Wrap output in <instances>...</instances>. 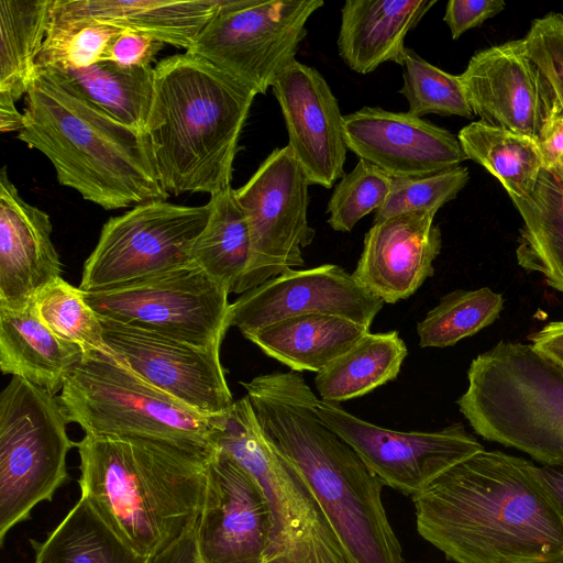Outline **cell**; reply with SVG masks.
I'll list each match as a JSON object with an SVG mask.
<instances>
[{
    "mask_svg": "<svg viewBox=\"0 0 563 563\" xmlns=\"http://www.w3.org/2000/svg\"><path fill=\"white\" fill-rule=\"evenodd\" d=\"M408 354L397 331L368 332L350 350L317 373L321 400L339 405L395 379Z\"/></svg>",
    "mask_w": 563,
    "mask_h": 563,
    "instance_id": "29",
    "label": "cell"
},
{
    "mask_svg": "<svg viewBox=\"0 0 563 563\" xmlns=\"http://www.w3.org/2000/svg\"><path fill=\"white\" fill-rule=\"evenodd\" d=\"M60 398L12 376L0 394V543L18 523L51 501L68 478L66 457L76 443Z\"/></svg>",
    "mask_w": 563,
    "mask_h": 563,
    "instance_id": "9",
    "label": "cell"
},
{
    "mask_svg": "<svg viewBox=\"0 0 563 563\" xmlns=\"http://www.w3.org/2000/svg\"><path fill=\"white\" fill-rule=\"evenodd\" d=\"M537 143L545 167L553 166L563 155V117L550 119L542 129Z\"/></svg>",
    "mask_w": 563,
    "mask_h": 563,
    "instance_id": "45",
    "label": "cell"
},
{
    "mask_svg": "<svg viewBox=\"0 0 563 563\" xmlns=\"http://www.w3.org/2000/svg\"><path fill=\"white\" fill-rule=\"evenodd\" d=\"M404 85L399 92L408 102V113L473 118L460 76L430 64L413 49L407 48L404 62Z\"/></svg>",
    "mask_w": 563,
    "mask_h": 563,
    "instance_id": "36",
    "label": "cell"
},
{
    "mask_svg": "<svg viewBox=\"0 0 563 563\" xmlns=\"http://www.w3.org/2000/svg\"><path fill=\"white\" fill-rule=\"evenodd\" d=\"M457 139L468 159L495 176L510 199L528 195L543 167L536 140L481 121L461 129Z\"/></svg>",
    "mask_w": 563,
    "mask_h": 563,
    "instance_id": "33",
    "label": "cell"
},
{
    "mask_svg": "<svg viewBox=\"0 0 563 563\" xmlns=\"http://www.w3.org/2000/svg\"><path fill=\"white\" fill-rule=\"evenodd\" d=\"M435 0H346L341 9L338 51L357 74L393 62L404 66L407 34Z\"/></svg>",
    "mask_w": 563,
    "mask_h": 563,
    "instance_id": "23",
    "label": "cell"
},
{
    "mask_svg": "<svg viewBox=\"0 0 563 563\" xmlns=\"http://www.w3.org/2000/svg\"><path fill=\"white\" fill-rule=\"evenodd\" d=\"M220 3L221 0H53L51 15L110 23L188 51Z\"/></svg>",
    "mask_w": 563,
    "mask_h": 563,
    "instance_id": "24",
    "label": "cell"
},
{
    "mask_svg": "<svg viewBox=\"0 0 563 563\" xmlns=\"http://www.w3.org/2000/svg\"><path fill=\"white\" fill-rule=\"evenodd\" d=\"M212 423L211 444L246 468L267 497L273 530L263 563H350L301 474L265 437L247 396Z\"/></svg>",
    "mask_w": 563,
    "mask_h": 563,
    "instance_id": "7",
    "label": "cell"
},
{
    "mask_svg": "<svg viewBox=\"0 0 563 563\" xmlns=\"http://www.w3.org/2000/svg\"><path fill=\"white\" fill-rule=\"evenodd\" d=\"M228 296L221 284L194 264L107 289L85 291L86 301L101 319L217 350L229 330Z\"/></svg>",
    "mask_w": 563,
    "mask_h": 563,
    "instance_id": "11",
    "label": "cell"
},
{
    "mask_svg": "<svg viewBox=\"0 0 563 563\" xmlns=\"http://www.w3.org/2000/svg\"><path fill=\"white\" fill-rule=\"evenodd\" d=\"M42 321L62 339L85 353H108L100 317L85 299V291L62 277L41 289L33 299Z\"/></svg>",
    "mask_w": 563,
    "mask_h": 563,
    "instance_id": "35",
    "label": "cell"
},
{
    "mask_svg": "<svg viewBox=\"0 0 563 563\" xmlns=\"http://www.w3.org/2000/svg\"><path fill=\"white\" fill-rule=\"evenodd\" d=\"M272 90L287 128V145L310 185L331 188L344 175L347 147L344 115L327 80L314 67L294 60Z\"/></svg>",
    "mask_w": 563,
    "mask_h": 563,
    "instance_id": "19",
    "label": "cell"
},
{
    "mask_svg": "<svg viewBox=\"0 0 563 563\" xmlns=\"http://www.w3.org/2000/svg\"><path fill=\"white\" fill-rule=\"evenodd\" d=\"M412 500L418 533L454 563H563V512L529 460L484 449Z\"/></svg>",
    "mask_w": 563,
    "mask_h": 563,
    "instance_id": "1",
    "label": "cell"
},
{
    "mask_svg": "<svg viewBox=\"0 0 563 563\" xmlns=\"http://www.w3.org/2000/svg\"><path fill=\"white\" fill-rule=\"evenodd\" d=\"M523 42L548 121L563 117V15L550 12L533 20Z\"/></svg>",
    "mask_w": 563,
    "mask_h": 563,
    "instance_id": "39",
    "label": "cell"
},
{
    "mask_svg": "<svg viewBox=\"0 0 563 563\" xmlns=\"http://www.w3.org/2000/svg\"><path fill=\"white\" fill-rule=\"evenodd\" d=\"M195 523L180 538L153 556L150 563H201L196 547Z\"/></svg>",
    "mask_w": 563,
    "mask_h": 563,
    "instance_id": "44",
    "label": "cell"
},
{
    "mask_svg": "<svg viewBox=\"0 0 563 563\" xmlns=\"http://www.w3.org/2000/svg\"><path fill=\"white\" fill-rule=\"evenodd\" d=\"M209 214L208 203L154 200L110 218L84 264L79 287L92 292L190 265Z\"/></svg>",
    "mask_w": 563,
    "mask_h": 563,
    "instance_id": "12",
    "label": "cell"
},
{
    "mask_svg": "<svg viewBox=\"0 0 563 563\" xmlns=\"http://www.w3.org/2000/svg\"><path fill=\"white\" fill-rule=\"evenodd\" d=\"M256 92L202 57L176 54L154 67L144 130L163 189L169 195L231 187L241 132Z\"/></svg>",
    "mask_w": 563,
    "mask_h": 563,
    "instance_id": "4",
    "label": "cell"
},
{
    "mask_svg": "<svg viewBox=\"0 0 563 563\" xmlns=\"http://www.w3.org/2000/svg\"><path fill=\"white\" fill-rule=\"evenodd\" d=\"M503 309V295L488 287L451 291L417 323L419 346H452L493 324Z\"/></svg>",
    "mask_w": 563,
    "mask_h": 563,
    "instance_id": "34",
    "label": "cell"
},
{
    "mask_svg": "<svg viewBox=\"0 0 563 563\" xmlns=\"http://www.w3.org/2000/svg\"><path fill=\"white\" fill-rule=\"evenodd\" d=\"M101 323L109 354L178 402L207 417L224 413L234 404L220 350L106 319Z\"/></svg>",
    "mask_w": 563,
    "mask_h": 563,
    "instance_id": "15",
    "label": "cell"
},
{
    "mask_svg": "<svg viewBox=\"0 0 563 563\" xmlns=\"http://www.w3.org/2000/svg\"><path fill=\"white\" fill-rule=\"evenodd\" d=\"M505 8L503 0H450L443 16L453 40L481 25Z\"/></svg>",
    "mask_w": 563,
    "mask_h": 563,
    "instance_id": "42",
    "label": "cell"
},
{
    "mask_svg": "<svg viewBox=\"0 0 563 563\" xmlns=\"http://www.w3.org/2000/svg\"><path fill=\"white\" fill-rule=\"evenodd\" d=\"M467 380L456 404L478 435L563 466L562 371L531 344L499 341L473 358Z\"/></svg>",
    "mask_w": 563,
    "mask_h": 563,
    "instance_id": "6",
    "label": "cell"
},
{
    "mask_svg": "<svg viewBox=\"0 0 563 563\" xmlns=\"http://www.w3.org/2000/svg\"><path fill=\"white\" fill-rule=\"evenodd\" d=\"M369 332L351 319L309 313L290 317L243 334L290 371L320 372Z\"/></svg>",
    "mask_w": 563,
    "mask_h": 563,
    "instance_id": "26",
    "label": "cell"
},
{
    "mask_svg": "<svg viewBox=\"0 0 563 563\" xmlns=\"http://www.w3.org/2000/svg\"><path fill=\"white\" fill-rule=\"evenodd\" d=\"M69 422L86 434L142 437L214 449L212 417L202 416L139 377L108 353L88 352L59 396Z\"/></svg>",
    "mask_w": 563,
    "mask_h": 563,
    "instance_id": "8",
    "label": "cell"
},
{
    "mask_svg": "<svg viewBox=\"0 0 563 563\" xmlns=\"http://www.w3.org/2000/svg\"><path fill=\"white\" fill-rule=\"evenodd\" d=\"M125 29L92 21L51 15L37 69L85 68L101 60L110 42Z\"/></svg>",
    "mask_w": 563,
    "mask_h": 563,
    "instance_id": "37",
    "label": "cell"
},
{
    "mask_svg": "<svg viewBox=\"0 0 563 563\" xmlns=\"http://www.w3.org/2000/svg\"><path fill=\"white\" fill-rule=\"evenodd\" d=\"M49 216L22 199L0 173V308L21 310L45 286L62 277Z\"/></svg>",
    "mask_w": 563,
    "mask_h": 563,
    "instance_id": "22",
    "label": "cell"
},
{
    "mask_svg": "<svg viewBox=\"0 0 563 563\" xmlns=\"http://www.w3.org/2000/svg\"><path fill=\"white\" fill-rule=\"evenodd\" d=\"M435 213L410 212L373 222L352 273L384 303L409 298L434 274L442 246Z\"/></svg>",
    "mask_w": 563,
    "mask_h": 563,
    "instance_id": "21",
    "label": "cell"
},
{
    "mask_svg": "<svg viewBox=\"0 0 563 563\" xmlns=\"http://www.w3.org/2000/svg\"><path fill=\"white\" fill-rule=\"evenodd\" d=\"M323 4L322 0H221L186 52L264 95L296 60L307 21Z\"/></svg>",
    "mask_w": 563,
    "mask_h": 563,
    "instance_id": "10",
    "label": "cell"
},
{
    "mask_svg": "<svg viewBox=\"0 0 563 563\" xmlns=\"http://www.w3.org/2000/svg\"><path fill=\"white\" fill-rule=\"evenodd\" d=\"M18 139L44 154L58 183L106 210L166 200L144 132L110 117L47 70L24 96Z\"/></svg>",
    "mask_w": 563,
    "mask_h": 563,
    "instance_id": "5",
    "label": "cell"
},
{
    "mask_svg": "<svg viewBox=\"0 0 563 563\" xmlns=\"http://www.w3.org/2000/svg\"><path fill=\"white\" fill-rule=\"evenodd\" d=\"M24 124L23 113L19 112L15 101L0 93V131L2 133L20 132Z\"/></svg>",
    "mask_w": 563,
    "mask_h": 563,
    "instance_id": "46",
    "label": "cell"
},
{
    "mask_svg": "<svg viewBox=\"0 0 563 563\" xmlns=\"http://www.w3.org/2000/svg\"><path fill=\"white\" fill-rule=\"evenodd\" d=\"M241 385L265 437L301 474L350 563H405L383 483L319 417V399L302 375L273 372Z\"/></svg>",
    "mask_w": 563,
    "mask_h": 563,
    "instance_id": "2",
    "label": "cell"
},
{
    "mask_svg": "<svg viewBox=\"0 0 563 563\" xmlns=\"http://www.w3.org/2000/svg\"><path fill=\"white\" fill-rule=\"evenodd\" d=\"M319 417L383 483L417 496L452 466L484 450L461 423L437 431H396L353 416L335 404L317 402Z\"/></svg>",
    "mask_w": 563,
    "mask_h": 563,
    "instance_id": "14",
    "label": "cell"
},
{
    "mask_svg": "<svg viewBox=\"0 0 563 563\" xmlns=\"http://www.w3.org/2000/svg\"><path fill=\"white\" fill-rule=\"evenodd\" d=\"M208 222L191 253V264L202 268L234 292L246 271L251 241L244 212L231 187L210 196Z\"/></svg>",
    "mask_w": 563,
    "mask_h": 563,
    "instance_id": "32",
    "label": "cell"
},
{
    "mask_svg": "<svg viewBox=\"0 0 563 563\" xmlns=\"http://www.w3.org/2000/svg\"><path fill=\"white\" fill-rule=\"evenodd\" d=\"M468 178V169L463 166L421 177L393 178L391 191L375 212L374 222L410 212L437 213L457 196Z\"/></svg>",
    "mask_w": 563,
    "mask_h": 563,
    "instance_id": "40",
    "label": "cell"
},
{
    "mask_svg": "<svg viewBox=\"0 0 563 563\" xmlns=\"http://www.w3.org/2000/svg\"><path fill=\"white\" fill-rule=\"evenodd\" d=\"M76 446L81 498L139 554L155 556L196 522L216 448L86 433Z\"/></svg>",
    "mask_w": 563,
    "mask_h": 563,
    "instance_id": "3",
    "label": "cell"
},
{
    "mask_svg": "<svg viewBox=\"0 0 563 563\" xmlns=\"http://www.w3.org/2000/svg\"><path fill=\"white\" fill-rule=\"evenodd\" d=\"M119 122L144 132L151 111L154 67L100 60L85 68L41 69Z\"/></svg>",
    "mask_w": 563,
    "mask_h": 563,
    "instance_id": "28",
    "label": "cell"
},
{
    "mask_svg": "<svg viewBox=\"0 0 563 563\" xmlns=\"http://www.w3.org/2000/svg\"><path fill=\"white\" fill-rule=\"evenodd\" d=\"M528 339L536 352L563 372V320L547 323Z\"/></svg>",
    "mask_w": 563,
    "mask_h": 563,
    "instance_id": "43",
    "label": "cell"
},
{
    "mask_svg": "<svg viewBox=\"0 0 563 563\" xmlns=\"http://www.w3.org/2000/svg\"><path fill=\"white\" fill-rule=\"evenodd\" d=\"M34 563H150L129 547L84 498L40 542L31 540Z\"/></svg>",
    "mask_w": 563,
    "mask_h": 563,
    "instance_id": "30",
    "label": "cell"
},
{
    "mask_svg": "<svg viewBox=\"0 0 563 563\" xmlns=\"http://www.w3.org/2000/svg\"><path fill=\"white\" fill-rule=\"evenodd\" d=\"M384 302L335 264L290 269L241 294L227 325L242 334L300 314L327 313L371 327Z\"/></svg>",
    "mask_w": 563,
    "mask_h": 563,
    "instance_id": "17",
    "label": "cell"
},
{
    "mask_svg": "<svg viewBox=\"0 0 563 563\" xmlns=\"http://www.w3.org/2000/svg\"><path fill=\"white\" fill-rule=\"evenodd\" d=\"M460 78L481 122L538 140L548 114L523 38L477 52Z\"/></svg>",
    "mask_w": 563,
    "mask_h": 563,
    "instance_id": "20",
    "label": "cell"
},
{
    "mask_svg": "<svg viewBox=\"0 0 563 563\" xmlns=\"http://www.w3.org/2000/svg\"><path fill=\"white\" fill-rule=\"evenodd\" d=\"M76 344L55 334L34 302L21 310L0 308V368L56 395L84 358Z\"/></svg>",
    "mask_w": 563,
    "mask_h": 563,
    "instance_id": "25",
    "label": "cell"
},
{
    "mask_svg": "<svg viewBox=\"0 0 563 563\" xmlns=\"http://www.w3.org/2000/svg\"><path fill=\"white\" fill-rule=\"evenodd\" d=\"M554 168L562 177H563V155L559 158V161L551 166Z\"/></svg>",
    "mask_w": 563,
    "mask_h": 563,
    "instance_id": "48",
    "label": "cell"
},
{
    "mask_svg": "<svg viewBox=\"0 0 563 563\" xmlns=\"http://www.w3.org/2000/svg\"><path fill=\"white\" fill-rule=\"evenodd\" d=\"M347 150L393 178L421 177L467 159L450 131L408 112L363 107L343 117Z\"/></svg>",
    "mask_w": 563,
    "mask_h": 563,
    "instance_id": "18",
    "label": "cell"
},
{
    "mask_svg": "<svg viewBox=\"0 0 563 563\" xmlns=\"http://www.w3.org/2000/svg\"><path fill=\"white\" fill-rule=\"evenodd\" d=\"M163 45L143 33L125 29L110 42L101 60L123 67L147 66Z\"/></svg>",
    "mask_w": 563,
    "mask_h": 563,
    "instance_id": "41",
    "label": "cell"
},
{
    "mask_svg": "<svg viewBox=\"0 0 563 563\" xmlns=\"http://www.w3.org/2000/svg\"><path fill=\"white\" fill-rule=\"evenodd\" d=\"M53 0H0V93L25 96L45 41Z\"/></svg>",
    "mask_w": 563,
    "mask_h": 563,
    "instance_id": "31",
    "label": "cell"
},
{
    "mask_svg": "<svg viewBox=\"0 0 563 563\" xmlns=\"http://www.w3.org/2000/svg\"><path fill=\"white\" fill-rule=\"evenodd\" d=\"M541 476L563 512V466H539Z\"/></svg>",
    "mask_w": 563,
    "mask_h": 563,
    "instance_id": "47",
    "label": "cell"
},
{
    "mask_svg": "<svg viewBox=\"0 0 563 563\" xmlns=\"http://www.w3.org/2000/svg\"><path fill=\"white\" fill-rule=\"evenodd\" d=\"M511 200L523 220L518 264L540 273L550 287L563 292V177L543 167L532 190Z\"/></svg>",
    "mask_w": 563,
    "mask_h": 563,
    "instance_id": "27",
    "label": "cell"
},
{
    "mask_svg": "<svg viewBox=\"0 0 563 563\" xmlns=\"http://www.w3.org/2000/svg\"><path fill=\"white\" fill-rule=\"evenodd\" d=\"M393 177L374 164L360 158L344 174L328 202V224L338 232H350L365 216L377 211L387 200Z\"/></svg>",
    "mask_w": 563,
    "mask_h": 563,
    "instance_id": "38",
    "label": "cell"
},
{
    "mask_svg": "<svg viewBox=\"0 0 563 563\" xmlns=\"http://www.w3.org/2000/svg\"><path fill=\"white\" fill-rule=\"evenodd\" d=\"M310 183L288 145L275 148L235 189L251 241L250 261L234 294L305 264L302 249L314 239L307 211Z\"/></svg>",
    "mask_w": 563,
    "mask_h": 563,
    "instance_id": "13",
    "label": "cell"
},
{
    "mask_svg": "<svg viewBox=\"0 0 563 563\" xmlns=\"http://www.w3.org/2000/svg\"><path fill=\"white\" fill-rule=\"evenodd\" d=\"M272 530L271 507L256 478L216 448L195 523L201 563H263Z\"/></svg>",
    "mask_w": 563,
    "mask_h": 563,
    "instance_id": "16",
    "label": "cell"
}]
</instances>
